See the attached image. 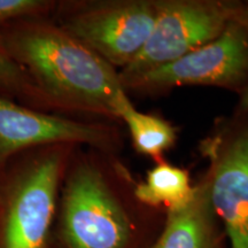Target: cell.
<instances>
[{"instance_id": "cell-1", "label": "cell", "mask_w": 248, "mask_h": 248, "mask_svg": "<svg viewBox=\"0 0 248 248\" xmlns=\"http://www.w3.org/2000/svg\"><path fill=\"white\" fill-rule=\"evenodd\" d=\"M9 49L54 100L119 119L131 104L114 67L62 28H24L12 37Z\"/></svg>"}, {"instance_id": "cell-2", "label": "cell", "mask_w": 248, "mask_h": 248, "mask_svg": "<svg viewBox=\"0 0 248 248\" xmlns=\"http://www.w3.org/2000/svg\"><path fill=\"white\" fill-rule=\"evenodd\" d=\"M246 13L247 6L224 2H160L146 44L120 74L122 84L212 42L232 21Z\"/></svg>"}, {"instance_id": "cell-3", "label": "cell", "mask_w": 248, "mask_h": 248, "mask_svg": "<svg viewBox=\"0 0 248 248\" xmlns=\"http://www.w3.org/2000/svg\"><path fill=\"white\" fill-rule=\"evenodd\" d=\"M181 85H216L245 91L248 85V9L212 42L123 83L124 88L139 89Z\"/></svg>"}, {"instance_id": "cell-4", "label": "cell", "mask_w": 248, "mask_h": 248, "mask_svg": "<svg viewBox=\"0 0 248 248\" xmlns=\"http://www.w3.org/2000/svg\"><path fill=\"white\" fill-rule=\"evenodd\" d=\"M62 219L69 248H124L129 241L128 217L101 173L89 164L68 179Z\"/></svg>"}, {"instance_id": "cell-5", "label": "cell", "mask_w": 248, "mask_h": 248, "mask_svg": "<svg viewBox=\"0 0 248 248\" xmlns=\"http://www.w3.org/2000/svg\"><path fill=\"white\" fill-rule=\"evenodd\" d=\"M160 2L120 1L93 6L62 27L113 67L125 68L146 44Z\"/></svg>"}, {"instance_id": "cell-6", "label": "cell", "mask_w": 248, "mask_h": 248, "mask_svg": "<svg viewBox=\"0 0 248 248\" xmlns=\"http://www.w3.org/2000/svg\"><path fill=\"white\" fill-rule=\"evenodd\" d=\"M216 142H210L207 178L214 213L230 248H248V110Z\"/></svg>"}, {"instance_id": "cell-7", "label": "cell", "mask_w": 248, "mask_h": 248, "mask_svg": "<svg viewBox=\"0 0 248 248\" xmlns=\"http://www.w3.org/2000/svg\"><path fill=\"white\" fill-rule=\"evenodd\" d=\"M61 157L32 163L16 183L6 213L2 248H44L54 215Z\"/></svg>"}, {"instance_id": "cell-8", "label": "cell", "mask_w": 248, "mask_h": 248, "mask_svg": "<svg viewBox=\"0 0 248 248\" xmlns=\"http://www.w3.org/2000/svg\"><path fill=\"white\" fill-rule=\"evenodd\" d=\"M106 138L100 126L28 109L0 97V161L24 148L54 142L104 144Z\"/></svg>"}, {"instance_id": "cell-9", "label": "cell", "mask_w": 248, "mask_h": 248, "mask_svg": "<svg viewBox=\"0 0 248 248\" xmlns=\"http://www.w3.org/2000/svg\"><path fill=\"white\" fill-rule=\"evenodd\" d=\"M214 213L207 181L195 186L186 203L169 209L153 248H214Z\"/></svg>"}, {"instance_id": "cell-10", "label": "cell", "mask_w": 248, "mask_h": 248, "mask_svg": "<svg viewBox=\"0 0 248 248\" xmlns=\"http://www.w3.org/2000/svg\"><path fill=\"white\" fill-rule=\"evenodd\" d=\"M187 171L168 163H160L150 170L144 183L136 187L135 194L150 206H164L169 209L186 203L193 193Z\"/></svg>"}, {"instance_id": "cell-11", "label": "cell", "mask_w": 248, "mask_h": 248, "mask_svg": "<svg viewBox=\"0 0 248 248\" xmlns=\"http://www.w3.org/2000/svg\"><path fill=\"white\" fill-rule=\"evenodd\" d=\"M120 119L126 123L133 145L139 153L160 157L176 140V129L160 117L138 111L129 104Z\"/></svg>"}, {"instance_id": "cell-12", "label": "cell", "mask_w": 248, "mask_h": 248, "mask_svg": "<svg viewBox=\"0 0 248 248\" xmlns=\"http://www.w3.org/2000/svg\"><path fill=\"white\" fill-rule=\"evenodd\" d=\"M46 6L40 0H0V23L36 14Z\"/></svg>"}, {"instance_id": "cell-13", "label": "cell", "mask_w": 248, "mask_h": 248, "mask_svg": "<svg viewBox=\"0 0 248 248\" xmlns=\"http://www.w3.org/2000/svg\"><path fill=\"white\" fill-rule=\"evenodd\" d=\"M22 78L20 67L12 58V55L0 46V84L17 85Z\"/></svg>"}, {"instance_id": "cell-14", "label": "cell", "mask_w": 248, "mask_h": 248, "mask_svg": "<svg viewBox=\"0 0 248 248\" xmlns=\"http://www.w3.org/2000/svg\"><path fill=\"white\" fill-rule=\"evenodd\" d=\"M240 108L241 110H248V85L243 92V99L240 102Z\"/></svg>"}, {"instance_id": "cell-15", "label": "cell", "mask_w": 248, "mask_h": 248, "mask_svg": "<svg viewBox=\"0 0 248 248\" xmlns=\"http://www.w3.org/2000/svg\"><path fill=\"white\" fill-rule=\"evenodd\" d=\"M247 9H248V5H247Z\"/></svg>"}]
</instances>
